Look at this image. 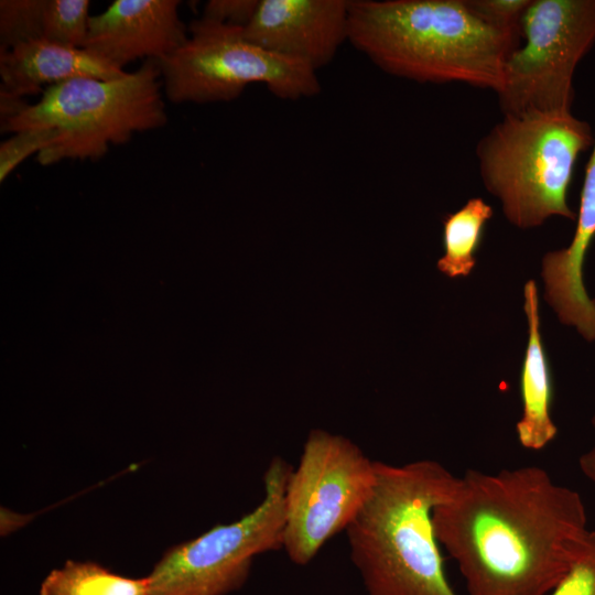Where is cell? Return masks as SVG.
I'll use <instances>...</instances> for the list:
<instances>
[{"instance_id": "7c38bea8", "label": "cell", "mask_w": 595, "mask_h": 595, "mask_svg": "<svg viewBox=\"0 0 595 595\" xmlns=\"http://www.w3.org/2000/svg\"><path fill=\"white\" fill-rule=\"evenodd\" d=\"M127 72L84 48L35 40L0 51V96L22 99L76 78L117 79Z\"/></svg>"}, {"instance_id": "2e32d148", "label": "cell", "mask_w": 595, "mask_h": 595, "mask_svg": "<svg viewBox=\"0 0 595 595\" xmlns=\"http://www.w3.org/2000/svg\"><path fill=\"white\" fill-rule=\"evenodd\" d=\"M40 595H150L148 576L116 574L95 562L67 561L43 580Z\"/></svg>"}, {"instance_id": "3957f363", "label": "cell", "mask_w": 595, "mask_h": 595, "mask_svg": "<svg viewBox=\"0 0 595 595\" xmlns=\"http://www.w3.org/2000/svg\"><path fill=\"white\" fill-rule=\"evenodd\" d=\"M374 490L346 529L366 595H457L444 570L433 510L458 476L434 459L376 461Z\"/></svg>"}, {"instance_id": "7a4b0ae2", "label": "cell", "mask_w": 595, "mask_h": 595, "mask_svg": "<svg viewBox=\"0 0 595 595\" xmlns=\"http://www.w3.org/2000/svg\"><path fill=\"white\" fill-rule=\"evenodd\" d=\"M520 37L486 23L466 0L348 2V41L382 71L418 83L497 93Z\"/></svg>"}, {"instance_id": "6da1fadb", "label": "cell", "mask_w": 595, "mask_h": 595, "mask_svg": "<svg viewBox=\"0 0 595 595\" xmlns=\"http://www.w3.org/2000/svg\"><path fill=\"white\" fill-rule=\"evenodd\" d=\"M433 526L468 595H549L591 532L581 495L537 465L466 470Z\"/></svg>"}, {"instance_id": "4fadbf2b", "label": "cell", "mask_w": 595, "mask_h": 595, "mask_svg": "<svg viewBox=\"0 0 595 595\" xmlns=\"http://www.w3.org/2000/svg\"><path fill=\"white\" fill-rule=\"evenodd\" d=\"M524 312L528 321V344L520 374L522 414L516 432L522 447L540 451L558 434L551 414L552 382L549 361L540 333L539 298L537 284H524Z\"/></svg>"}, {"instance_id": "30bf717a", "label": "cell", "mask_w": 595, "mask_h": 595, "mask_svg": "<svg viewBox=\"0 0 595 595\" xmlns=\"http://www.w3.org/2000/svg\"><path fill=\"white\" fill-rule=\"evenodd\" d=\"M349 0H259L244 28L251 43L317 71L348 41Z\"/></svg>"}, {"instance_id": "9a60e30c", "label": "cell", "mask_w": 595, "mask_h": 595, "mask_svg": "<svg viewBox=\"0 0 595 595\" xmlns=\"http://www.w3.org/2000/svg\"><path fill=\"white\" fill-rule=\"evenodd\" d=\"M493 208L480 197H473L443 220L444 255L437 269L448 278L466 277L476 266V252Z\"/></svg>"}, {"instance_id": "ac0fdd59", "label": "cell", "mask_w": 595, "mask_h": 595, "mask_svg": "<svg viewBox=\"0 0 595 595\" xmlns=\"http://www.w3.org/2000/svg\"><path fill=\"white\" fill-rule=\"evenodd\" d=\"M470 10L489 25L521 34V22L531 0H466Z\"/></svg>"}, {"instance_id": "ffe728a7", "label": "cell", "mask_w": 595, "mask_h": 595, "mask_svg": "<svg viewBox=\"0 0 595 595\" xmlns=\"http://www.w3.org/2000/svg\"><path fill=\"white\" fill-rule=\"evenodd\" d=\"M259 0H209L202 17L219 24L245 28L253 17Z\"/></svg>"}, {"instance_id": "52a82bcc", "label": "cell", "mask_w": 595, "mask_h": 595, "mask_svg": "<svg viewBox=\"0 0 595 595\" xmlns=\"http://www.w3.org/2000/svg\"><path fill=\"white\" fill-rule=\"evenodd\" d=\"M376 461L346 437L313 430L285 487L283 545L296 565L309 564L346 531L376 484Z\"/></svg>"}, {"instance_id": "e0dca14e", "label": "cell", "mask_w": 595, "mask_h": 595, "mask_svg": "<svg viewBox=\"0 0 595 595\" xmlns=\"http://www.w3.org/2000/svg\"><path fill=\"white\" fill-rule=\"evenodd\" d=\"M549 595H595V531L591 530L569 570Z\"/></svg>"}, {"instance_id": "8fae6325", "label": "cell", "mask_w": 595, "mask_h": 595, "mask_svg": "<svg viewBox=\"0 0 595 595\" xmlns=\"http://www.w3.org/2000/svg\"><path fill=\"white\" fill-rule=\"evenodd\" d=\"M178 0H115L91 15L84 48L123 69L139 58L160 61L188 35Z\"/></svg>"}, {"instance_id": "ba28073f", "label": "cell", "mask_w": 595, "mask_h": 595, "mask_svg": "<svg viewBox=\"0 0 595 595\" xmlns=\"http://www.w3.org/2000/svg\"><path fill=\"white\" fill-rule=\"evenodd\" d=\"M291 470L274 457L264 473V496L255 509L169 549L148 575L150 595H225L239 588L257 555L282 549Z\"/></svg>"}, {"instance_id": "9c48e42d", "label": "cell", "mask_w": 595, "mask_h": 595, "mask_svg": "<svg viewBox=\"0 0 595 595\" xmlns=\"http://www.w3.org/2000/svg\"><path fill=\"white\" fill-rule=\"evenodd\" d=\"M521 36L496 93L502 115L570 112L575 69L595 43V0H531Z\"/></svg>"}, {"instance_id": "44dd1931", "label": "cell", "mask_w": 595, "mask_h": 595, "mask_svg": "<svg viewBox=\"0 0 595 595\" xmlns=\"http://www.w3.org/2000/svg\"><path fill=\"white\" fill-rule=\"evenodd\" d=\"M592 423L595 426V416L593 418ZM578 466L584 476L595 484V445L581 455L578 458Z\"/></svg>"}, {"instance_id": "5b68a950", "label": "cell", "mask_w": 595, "mask_h": 595, "mask_svg": "<svg viewBox=\"0 0 595 595\" xmlns=\"http://www.w3.org/2000/svg\"><path fill=\"white\" fill-rule=\"evenodd\" d=\"M593 142L592 127L571 111L504 116L476 145L479 175L519 228L552 216L576 220L567 192L578 155Z\"/></svg>"}, {"instance_id": "d6986e66", "label": "cell", "mask_w": 595, "mask_h": 595, "mask_svg": "<svg viewBox=\"0 0 595 595\" xmlns=\"http://www.w3.org/2000/svg\"><path fill=\"white\" fill-rule=\"evenodd\" d=\"M52 141L50 130H24L14 133L0 147V180L3 181L31 154H39Z\"/></svg>"}, {"instance_id": "8992f818", "label": "cell", "mask_w": 595, "mask_h": 595, "mask_svg": "<svg viewBox=\"0 0 595 595\" xmlns=\"http://www.w3.org/2000/svg\"><path fill=\"white\" fill-rule=\"evenodd\" d=\"M190 36L159 61L165 97L174 104L230 101L255 83L279 98L295 100L320 93L316 71L251 43L244 29L203 18Z\"/></svg>"}, {"instance_id": "277c9868", "label": "cell", "mask_w": 595, "mask_h": 595, "mask_svg": "<svg viewBox=\"0 0 595 595\" xmlns=\"http://www.w3.org/2000/svg\"><path fill=\"white\" fill-rule=\"evenodd\" d=\"M159 61L147 60L117 79L76 77L44 89L40 100L0 96L1 131H52L39 154L41 165L64 160H99L110 145L167 121Z\"/></svg>"}, {"instance_id": "5bb4252c", "label": "cell", "mask_w": 595, "mask_h": 595, "mask_svg": "<svg viewBox=\"0 0 595 595\" xmlns=\"http://www.w3.org/2000/svg\"><path fill=\"white\" fill-rule=\"evenodd\" d=\"M88 0H15L6 15L17 43L42 40L83 47L89 28Z\"/></svg>"}]
</instances>
